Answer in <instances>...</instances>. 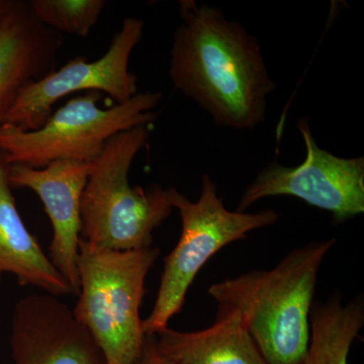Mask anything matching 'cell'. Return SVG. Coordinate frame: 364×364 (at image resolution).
Here are the masks:
<instances>
[{
  "label": "cell",
  "mask_w": 364,
  "mask_h": 364,
  "mask_svg": "<svg viewBox=\"0 0 364 364\" xmlns=\"http://www.w3.org/2000/svg\"><path fill=\"white\" fill-rule=\"evenodd\" d=\"M169 76L176 90L200 105L214 123L253 130L265 121L277 88L257 38L218 7L182 0Z\"/></svg>",
  "instance_id": "cell-1"
},
{
  "label": "cell",
  "mask_w": 364,
  "mask_h": 364,
  "mask_svg": "<svg viewBox=\"0 0 364 364\" xmlns=\"http://www.w3.org/2000/svg\"><path fill=\"white\" fill-rule=\"evenodd\" d=\"M364 325L363 299L343 305L340 296L313 304L310 339L303 364H348L354 340Z\"/></svg>",
  "instance_id": "cell-14"
},
{
  "label": "cell",
  "mask_w": 364,
  "mask_h": 364,
  "mask_svg": "<svg viewBox=\"0 0 364 364\" xmlns=\"http://www.w3.org/2000/svg\"><path fill=\"white\" fill-rule=\"evenodd\" d=\"M6 273L14 275L21 286L52 296L74 294L21 220L9 184V164L0 152V279Z\"/></svg>",
  "instance_id": "cell-13"
},
{
  "label": "cell",
  "mask_w": 364,
  "mask_h": 364,
  "mask_svg": "<svg viewBox=\"0 0 364 364\" xmlns=\"http://www.w3.org/2000/svg\"><path fill=\"white\" fill-rule=\"evenodd\" d=\"M11 346L14 364H105L88 330L49 294H30L16 304Z\"/></svg>",
  "instance_id": "cell-9"
},
{
  "label": "cell",
  "mask_w": 364,
  "mask_h": 364,
  "mask_svg": "<svg viewBox=\"0 0 364 364\" xmlns=\"http://www.w3.org/2000/svg\"><path fill=\"white\" fill-rule=\"evenodd\" d=\"M85 93L52 112L37 130L0 124V152L7 164L43 168L58 160L92 163L112 136L153 123L157 119L153 109L163 98L160 91L139 92L128 102L104 109L97 105L102 93Z\"/></svg>",
  "instance_id": "cell-6"
},
{
  "label": "cell",
  "mask_w": 364,
  "mask_h": 364,
  "mask_svg": "<svg viewBox=\"0 0 364 364\" xmlns=\"http://www.w3.org/2000/svg\"><path fill=\"white\" fill-rule=\"evenodd\" d=\"M172 208L181 221V233L176 247L164 259L156 299L150 315L143 320V331L155 337L168 328L170 320L186 303V294L203 265L218 251L233 242L247 238L254 230L272 226L279 220L274 210L258 213L229 210L218 195L212 177L205 173L196 202L176 188L166 189Z\"/></svg>",
  "instance_id": "cell-5"
},
{
  "label": "cell",
  "mask_w": 364,
  "mask_h": 364,
  "mask_svg": "<svg viewBox=\"0 0 364 364\" xmlns=\"http://www.w3.org/2000/svg\"><path fill=\"white\" fill-rule=\"evenodd\" d=\"M159 248L109 250L80 240L78 301L74 317L90 333L105 364H134L148 337L140 308Z\"/></svg>",
  "instance_id": "cell-4"
},
{
  "label": "cell",
  "mask_w": 364,
  "mask_h": 364,
  "mask_svg": "<svg viewBox=\"0 0 364 364\" xmlns=\"http://www.w3.org/2000/svg\"><path fill=\"white\" fill-rule=\"evenodd\" d=\"M157 350L171 364H269L240 314L220 306L214 324L200 331L169 329L155 336Z\"/></svg>",
  "instance_id": "cell-12"
},
{
  "label": "cell",
  "mask_w": 364,
  "mask_h": 364,
  "mask_svg": "<svg viewBox=\"0 0 364 364\" xmlns=\"http://www.w3.org/2000/svg\"><path fill=\"white\" fill-rule=\"evenodd\" d=\"M149 138L148 126L122 132L105 144L90 165L81 198V240L95 248L151 247L153 232L171 214L166 189L159 184L132 188V163Z\"/></svg>",
  "instance_id": "cell-3"
},
{
  "label": "cell",
  "mask_w": 364,
  "mask_h": 364,
  "mask_svg": "<svg viewBox=\"0 0 364 364\" xmlns=\"http://www.w3.org/2000/svg\"><path fill=\"white\" fill-rule=\"evenodd\" d=\"M91 163L58 160L43 168L9 165L11 188L37 193L52 224L49 258L78 294L77 259L81 232V198Z\"/></svg>",
  "instance_id": "cell-10"
},
{
  "label": "cell",
  "mask_w": 364,
  "mask_h": 364,
  "mask_svg": "<svg viewBox=\"0 0 364 364\" xmlns=\"http://www.w3.org/2000/svg\"><path fill=\"white\" fill-rule=\"evenodd\" d=\"M11 4H13L11 2L0 1V21L4 18L9 9H11Z\"/></svg>",
  "instance_id": "cell-17"
},
{
  "label": "cell",
  "mask_w": 364,
  "mask_h": 364,
  "mask_svg": "<svg viewBox=\"0 0 364 364\" xmlns=\"http://www.w3.org/2000/svg\"><path fill=\"white\" fill-rule=\"evenodd\" d=\"M336 243L316 241L291 250L268 270H252L215 282L208 294L234 309L269 364H303L318 270Z\"/></svg>",
  "instance_id": "cell-2"
},
{
  "label": "cell",
  "mask_w": 364,
  "mask_h": 364,
  "mask_svg": "<svg viewBox=\"0 0 364 364\" xmlns=\"http://www.w3.org/2000/svg\"><path fill=\"white\" fill-rule=\"evenodd\" d=\"M62 33L35 18L30 4H11L0 21V124L25 86L54 70Z\"/></svg>",
  "instance_id": "cell-11"
},
{
  "label": "cell",
  "mask_w": 364,
  "mask_h": 364,
  "mask_svg": "<svg viewBox=\"0 0 364 364\" xmlns=\"http://www.w3.org/2000/svg\"><path fill=\"white\" fill-rule=\"evenodd\" d=\"M42 25L60 33L85 38L97 25L105 0H33L28 2Z\"/></svg>",
  "instance_id": "cell-15"
},
{
  "label": "cell",
  "mask_w": 364,
  "mask_h": 364,
  "mask_svg": "<svg viewBox=\"0 0 364 364\" xmlns=\"http://www.w3.org/2000/svg\"><path fill=\"white\" fill-rule=\"evenodd\" d=\"M134 364H171L166 360L159 351L157 350L155 344V337H148L144 347L142 354L136 359Z\"/></svg>",
  "instance_id": "cell-16"
},
{
  "label": "cell",
  "mask_w": 364,
  "mask_h": 364,
  "mask_svg": "<svg viewBox=\"0 0 364 364\" xmlns=\"http://www.w3.org/2000/svg\"><path fill=\"white\" fill-rule=\"evenodd\" d=\"M296 129L305 142V161L293 167L268 164L244 191L237 212L269 196H289L331 213L334 224L363 214L364 158L339 157L318 147L308 117L299 119Z\"/></svg>",
  "instance_id": "cell-7"
},
{
  "label": "cell",
  "mask_w": 364,
  "mask_h": 364,
  "mask_svg": "<svg viewBox=\"0 0 364 364\" xmlns=\"http://www.w3.org/2000/svg\"><path fill=\"white\" fill-rule=\"evenodd\" d=\"M143 32L142 20L124 18L104 56L95 61L70 60L25 86L2 124L23 131L37 130L51 116L57 102L80 91L107 93L117 104L128 102L139 93L138 78L129 70V62Z\"/></svg>",
  "instance_id": "cell-8"
}]
</instances>
